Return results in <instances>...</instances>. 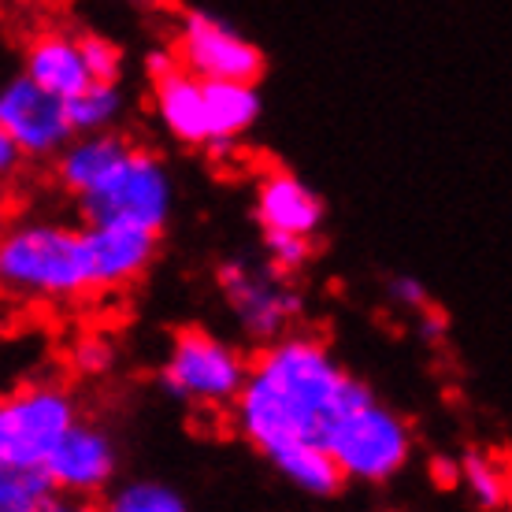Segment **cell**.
<instances>
[{
	"label": "cell",
	"mask_w": 512,
	"mask_h": 512,
	"mask_svg": "<svg viewBox=\"0 0 512 512\" xmlns=\"http://www.w3.org/2000/svg\"><path fill=\"white\" fill-rule=\"evenodd\" d=\"M357 383L320 334L294 327L249 357L245 383L231 401V423L245 446L268 461L297 442H323Z\"/></svg>",
	"instance_id": "1"
},
{
	"label": "cell",
	"mask_w": 512,
	"mask_h": 512,
	"mask_svg": "<svg viewBox=\"0 0 512 512\" xmlns=\"http://www.w3.org/2000/svg\"><path fill=\"white\" fill-rule=\"evenodd\" d=\"M82 223L19 212L0 223V301L19 308H75L90 301Z\"/></svg>",
	"instance_id": "2"
},
{
	"label": "cell",
	"mask_w": 512,
	"mask_h": 512,
	"mask_svg": "<svg viewBox=\"0 0 512 512\" xmlns=\"http://www.w3.org/2000/svg\"><path fill=\"white\" fill-rule=\"evenodd\" d=\"M153 82V112L171 141L182 149L227 153L260 123L264 101L256 82H208L179 64Z\"/></svg>",
	"instance_id": "3"
},
{
	"label": "cell",
	"mask_w": 512,
	"mask_h": 512,
	"mask_svg": "<svg viewBox=\"0 0 512 512\" xmlns=\"http://www.w3.org/2000/svg\"><path fill=\"white\" fill-rule=\"evenodd\" d=\"M323 446L346 483L357 487H386L409 472L416 457L412 423L386 405L372 386L357 383L349 401L331 420Z\"/></svg>",
	"instance_id": "4"
},
{
	"label": "cell",
	"mask_w": 512,
	"mask_h": 512,
	"mask_svg": "<svg viewBox=\"0 0 512 512\" xmlns=\"http://www.w3.org/2000/svg\"><path fill=\"white\" fill-rule=\"evenodd\" d=\"M75 208L82 223H119L164 234L175 212V175L156 149L130 138L116 164L78 197Z\"/></svg>",
	"instance_id": "5"
},
{
	"label": "cell",
	"mask_w": 512,
	"mask_h": 512,
	"mask_svg": "<svg viewBox=\"0 0 512 512\" xmlns=\"http://www.w3.org/2000/svg\"><path fill=\"white\" fill-rule=\"evenodd\" d=\"M82 416L75 386L64 379H23L0 390V464L38 475Z\"/></svg>",
	"instance_id": "6"
},
{
	"label": "cell",
	"mask_w": 512,
	"mask_h": 512,
	"mask_svg": "<svg viewBox=\"0 0 512 512\" xmlns=\"http://www.w3.org/2000/svg\"><path fill=\"white\" fill-rule=\"evenodd\" d=\"M245 372L249 353L234 338L208 327H182L171 334V346L160 360V390L186 409L223 412L242 390Z\"/></svg>",
	"instance_id": "7"
},
{
	"label": "cell",
	"mask_w": 512,
	"mask_h": 512,
	"mask_svg": "<svg viewBox=\"0 0 512 512\" xmlns=\"http://www.w3.org/2000/svg\"><path fill=\"white\" fill-rule=\"evenodd\" d=\"M216 282L219 294H223V305L238 323V331L256 346L294 331L301 316H305L301 290L290 282V275L271 268L268 260L264 264L242 260V256L223 260L216 271Z\"/></svg>",
	"instance_id": "8"
},
{
	"label": "cell",
	"mask_w": 512,
	"mask_h": 512,
	"mask_svg": "<svg viewBox=\"0 0 512 512\" xmlns=\"http://www.w3.org/2000/svg\"><path fill=\"white\" fill-rule=\"evenodd\" d=\"M171 56L182 71L208 82H260L264 78V52L231 23L205 8H186L175 23Z\"/></svg>",
	"instance_id": "9"
},
{
	"label": "cell",
	"mask_w": 512,
	"mask_h": 512,
	"mask_svg": "<svg viewBox=\"0 0 512 512\" xmlns=\"http://www.w3.org/2000/svg\"><path fill=\"white\" fill-rule=\"evenodd\" d=\"M119 468H123V449H119V438L112 435V427L82 416L56 442V449L49 453V461L41 464L38 475L45 487L60 490V494L97 501L119 479Z\"/></svg>",
	"instance_id": "10"
},
{
	"label": "cell",
	"mask_w": 512,
	"mask_h": 512,
	"mask_svg": "<svg viewBox=\"0 0 512 512\" xmlns=\"http://www.w3.org/2000/svg\"><path fill=\"white\" fill-rule=\"evenodd\" d=\"M0 127L12 134L26 164H49L75 134L67 119V101L41 90L23 71L0 78Z\"/></svg>",
	"instance_id": "11"
},
{
	"label": "cell",
	"mask_w": 512,
	"mask_h": 512,
	"mask_svg": "<svg viewBox=\"0 0 512 512\" xmlns=\"http://www.w3.org/2000/svg\"><path fill=\"white\" fill-rule=\"evenodd\" d=\"M82 249L93 297L123 294L153 271L160 256V234L119 223H82Z\"/></svg>",
	"instance_id": "12"
},
{
	"label": "cell",
	"mask_w": 512,
	"mask_h": 512,
	"mask_svg": "<svg viewBox=\"0 0 512 512\" xmlns=\"http://www.w3.org/2000/svg\"><path fill=\"white\" fill-rule=\"evenodd\" d=\"M253 219L260 234H294L316 242L327 219V205L301 175L271 167L253 186Z\"/></svg>",
	"instance_id": "13"
},
{
	"label": "cell",
	"mask_w": 512,
	"mask_h": 512,
	"mask_svg": "<svg viewBox=\"0 0 512 512\" xmlns=\"http://www.w3.org/2000/svg\"><path fill=\"white\" fill-rule=\"evenodd\" d=\"M23 75L38 82L41 90L56 93L60 101H71L78 90H86L93 78L86 71L78 30L71 26H41L23 45Z\"/></svg>",
	"instance_id": "14"
},
{
	"label": "cell",
	"mask_w": 512,
	"mask_h": 512,
	"mask_svg": "<svg viewBox=\"0 0 512 512\" xmlns=\"http://www.w3.org/2000/svg\"><path fill=\"white\" fill-rule=\"evenodd\" d=\"M130 145V138L123 130H97V134H71L60 153L52 156V182L60 190L78 201L82 193L90 190L93 182L101 179L108 167L116 164L119 153Z\"/></svg>",
	"instance_id": "15"
},
{
	"label": "cell",
	"mask_w": 512,
	"mask_h": 512,
	"mask_svg": "<svg viewBox=\"0 0 512 512\" xmlns=\"http://www.w3.org/2000/svg\"><path fill=\"white\" fill-rule=\"evenodd\" d=\"M268 464L290 483L294 490L308 494V498H334L338 490L346 487L342 472L334 468L331 453L323 442H297L279 453H271Z\"/></svg>",
	"instance_id": "16"
},
{
	"label": "cell",
	"mask_w": 512,
	"mask_h": 512,
	"mask_svg": "<svg viewBox=\"0 0 512 512\" xmlns=\"http://www.w3.org/2000/svg\"><path fill=\"white\" fill-rule=\"evenodd\" d=\"M97 512H190V501L179 487H171L167 479L138 475L123 479L104 490L101 501H93Z\"/></svg>",
	"instance_id": "17"
},
{
	"label": "cell",
	"mask_w": 512,
	"mask_h": 512,
	"mask_svg": "<svg viewBox=\"0 0 512 512\" xmlns=\"http://www.w3.org/2000/svg\"><path fill=\"white\" fill-rule=\"evenodd\" d=\"M127 116V93L123 82H90L67 101V119L75 134H97V130H123Z\"/></svg>",
	"instance_id": "18"
},
{
	"label": "cell",
	"mask_w": 512,
	"mask_h": 512,
	"mask_svg": "<svg viewBox=\"0 0 512 512\" xmlns=\"http://www.w3.org/2000/svg\"><path fill=\"white\" fill-rule=\"evenodd\" d=\"M457 483L479 512H501L509 501V472L487 449H468L457 461Z\"/></svg>",
	"instance_id": "19"
},
{
	"label": "cell",
	"mask_w": 512,
	"mask_h": 512,
	"mask_svg": "<svg viewBox=\"0 0 512 512\" xmlns=\"http://www.w3.org/2000/svg\"><path fill=\"white\" fill-rule=\"evenodd\" d=\"M78 49H82V60H86L93 82H123L127 56H123V45L116 38H108L101 30H78Z\"/></svg>",
	"instance_id": "20"
},
{
	"label": "cell",
	"mask_w": 512,
	"mask_h": 512,
	"mask_svg": "<svg viewBox=\"0 0 512 512\" xmlns=\"http://www.w3.org/2000/svg\"><path fill=\"white\" fill-rule=\"evenodd\" d=\"M67 360L82 379H104L119 364V346L104 331H86L75 338Z\"/></svg>",
	"instance_id": "21"
},
{
	"label": "cell",
	"mask_w": 512,
	"mask_h": 512,
	"mask_svg": "<svg viewBox=\"0 0 512 512\" xmlns=\"http://www.w3.org/2000/svg\"><path fill=\"white\" fill-rule=\"evenodd\" d=\"M316 256L312 238H294V234H264V260L282 275H297L308 268V260Z\"/></svg>",
	"instance_id": "22"
},
{
	"label": "cell",
	"mask_w": 512,
	"mask_h": 512,
	"mask_svg": "<svg viewBox=\"0 0 512 512\" xmlns=\"http://www.w3.org/2000/svg\"><path fill=\"white\" fill-rule=\"evenodd\" d=\"M386 301L401 308V312H409V316L431 308V294H427V286L416 275H390L386 279Z\"/></svg>",
	"instance_id": "23"
},
{
	"label": "cell",
	"mask_w": 512,
	"mask_h": 512,
	"mask_svg": "<svg viewBox=\"0 0 512 512\" xmlns=\"http://www.w3.org/2000/svg\"><path fill=\"white\" fill-rule=\"evenodd\" d=\"M45 487L41 483V475L34 472H15L8 464H0V512H12L19 509L30 494H38Z\"/></svg>",
	"instance_id": "24"
},
{
	"label": "cell",
	"mask_w": 512,
	"mask_h": 512,
	"mask_svg": "<svg viewBox=\"0 0 512 512\" xmlns=\"http://www.w3.org/2000/svg\"><path fill=\"white\" fill-rule=\"evenodd\" d=\"M12 512H97V505L90 498H75V494H60V490L52 487H41L38 494H30Z\"/></svg>",
	"instance_id": "25"
},
{
	"label": "cell",
	"mask_w": 512,
	"mask_h": 512,
	"mask_svg": "<svg viewBox=\"0 0 512 512\" xmlns=\"http://www.w3.org/2000/svg\"><path fill=\"white\" fill-rule=\"evenodd\" d=\"M23 167H26V156L19 153V145L12 141V134L0 127V190L12 186V182L23 175Z\"/></svg>",
	"instance_id": "26"
},
{
	"label": "cell",
	"mask_w": 512,
	"mask_h": 512,
	"mask_svg": "<svg viewBox=\"0 0 512 512\" xmlns=\"http://www.w3.org/2000/svg\"><path fill=\"white\" fill-rule=\"evenodd\" d=\"M416 338H420L423 346H435L438 338L446 334V323H442V316L438 312H431V308H423V312H416Z\"/></svg>",
	"instance_id": "27"
},
{
	"label": "cell",
	"mask_w": 512,
	"mask_h": 512,
	"mask_svg": "<svg viewBox=\"0 0 512 512\" xmlns=\"http://www.w3.org/2000/svg\"><path fill=\"white\" fill-rule=\"evenodd\" d=\"M4 4H8V0H0V8H4Z\"/></svg>",
	"instance_id": "28"
},
{
	"label": "cell",
	"mask_w": 512,
	"mask_h": 512,
	"mask_svg": "<svg viewBox=\"0 0 512 512\" xmlns=\"http://www.w3.org/2000/svg\"><path fill=\"white\" fill-rule=\"evenodd\" d=\"M149 4H160V0H149Z\"/></svg>",
	"instance_id": "29"
}]
</instances>
